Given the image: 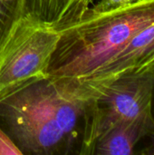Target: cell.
Here are the masks:
<instances>
[{
    "mask_svg": "<svg viewBox=\"0 0 154 155\" xmlns=\"http://www.w3.org/2000/svg\"><path fill=\"white\" fill-rule=\"evenodd\" d=\"M154 54V22L136 34L109 62L93 74L98 81L110 80L140 64Z\"/></svg>",
    "mask_w": 154,
    "mask_h": 155,
    "instance_id": "7",
    "label": "cell"
},
{
    "mask_svg": "<svg viewBox=\"0 0 154 155\" xmlns=\"http://www.w3.org/2000/svg\"><path fill=\"white\" fill-rule=\"evenodd\" d=\"M99 85L89 77H47L0 100V127L22 154H80Z\"/></svg>",
    "mask_w": 154,
    "mask_h": 155,
    "instance_id": "1",
    "label": "cell"
},
{
    "mask_svg": "<svg viewBox=\"0 0 154 155\" xmlns=\"http://www.w3.org/2000/svg\"><path fill=\"white\" fill-rule=\"evenodd\" d=\"M95 0H25L24 15L57 32L84 17Z\"/></svg>",
    "mask_w": 154,
    "mask_h": 155,
    "instance_id": "5",
    "label": "cell"
},
{
    "mask_svg": "<svg viewBox=\"0 0 154 155\" xmlns=\"http://www.w3.org/2000/svg\"><path fill=\"white\" fill-rule=\"evenodd\" d=\"M97 82L101 88L91 105L82 155L92 154L97 139L118 124L154 119V54L110 80Z\"/></svg>",
    "mask_w": 154,
    "mask_h": 155,
    "instance_id": "3",
    "label": "cell"
},
{
    "mask_svg": "<svg viewBox=\"0 0 154 155\" xmlns=\"http://www.w3.org/2000/svg\"><path fill=\"white\" fill-rule=\"evenodd\" d=\"M153 133L152 118H142L118 124L97 139L92 154H134L135 147L141 140L145 136H152Z\"/></svg>",
    "mask_w": 154,
    "mask_h": 155,
    "instance_id": "6",
    "label": "cell"
},
{
    "mask_svg": "<svg viewBox=\"0 0 154 155\" xmlns=\"http://www.w3.org/2000/svg\"><path fill=\"white\" fill-rule=\"evenodd\" d=\"M140 0H95L93 5L88 10L90 14H100L108 12L116 8L132 5ZM86 13V14H87Z\"/></svg>",
    "mask_w": 154,
    "mask_h": 155,
    "instance_id": "9",
    "label": "cell"
},
{
    "mask_svg": "<svg viewBox=\"0 0 154 155\" xmlns=\"http://www.w3.org/2000/svg\"><path fill=\"white\" fill-rule=\"evenodd\" d=\"M19 155L21 151L0 127V155Z\"/></svg>",
    "mask_w": 154,
    "mask_h": 155,
    "instance_id": "10",
    "label": "cell"
},
{
    "mask_svg": "<svg viewBox=\"0 0 154 155\" xmlns=\"http://www.w3.org/2000/svg\"><path fill=\"white\" fill-rule=\"evenodd\" d=\"M25 0H0V46L24 15Z\"/></svg>",
    "mask_w": 154,
    "mask_h": 155,
    "instance_id": "8",
    "label": "cell"
},
{
    "mask_svg": "<svg viewBox=\"0 0 154 155\" xmlns=\"http://www.w3.org/2000/svg\"><path fill=\"white\" fill-rule=\"evenodd\" d=\"M154 115V114H153ZM152 141H153V142H152V143H154V133H153V134H152Z\"/></svg>",
    "mask_w": 154,
    "mask_h": 155,
    "instance_id": "12",
    "label": "cell"
},
{
    "mask_svg": "<svg viewBox=\"0 0 154 155\" xmlns=\"http://www.w3.org/2000/svg\"><path fill=\"white\" fill-rule=\"evenodd\" d=\"M147 154H154V143L152 144L151 150H149V151L147 152Z\"/></svg>",
    "mask_w": 154,
    "mask_h": 155,
    "instance_id": "11",
    "label": "cell"
},
{
    "mask_svg": "<svg viewBox=\"0 0 154 155\" xmlns=\"http://www.w3.org/2000/svg\"><path fill=\"white\" fill-rule=\"evenodd\" d=\"M154 22V0L100 14L87 13L62 30L48 77H86L109 62L140 31Z\"/></svg>",
    "mask_w": 154,
    "mask_h": 155,
    "instance_id": "2",
    "label": "cell"
},
{
    "mask_svg": "<svg viewBox=\"0 0 154 155\" xmlns=\"http://www.w3.org/2000/svg\"><path fill=\"white\" fill-rule=\"evenodd\" d=\"M60 33L24 15L0 46V100L48 77Z\"/></svg>",
    "mask_w": 154,
    "mask_h": 155,
    "instance_id": "4",
    "label": "cell"
}]
</instances>
